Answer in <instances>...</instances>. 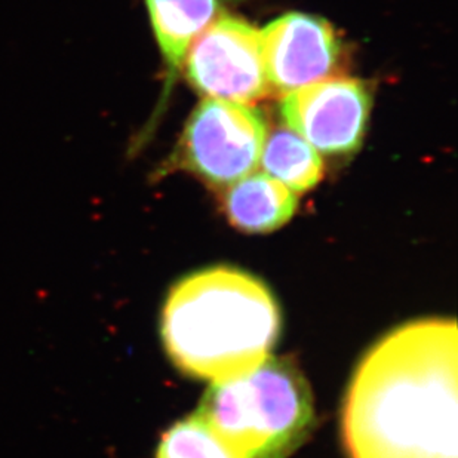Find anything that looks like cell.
I'll return each mask as SVG.
<instances>
[{"instance_id":"cell-6","label":"cell","mask_w":458,"mask_h":458,"mask_svg":"<svg viewBox=\"0 0 458 458\" xmlns=\"http://www.w3.org/2000/svg\"><path fill=\"white\" fill-rule=\"evenodd\" d=\"M371 94L356 79L328 78L282 97L281 114L290 130L318 152L342 156L362 144Z\"/></svg>"},{"instance_id":"cell-5","label":"cell","mask_w":458,"mask_h":458,"mask_svg":"<svg viewBox=\"0 0 458 458\" xmlns=\"http://www.w3.org/2000/svg\"><path fill=\"white\" fill-rule=\"evenodd\" d=\"M182 69L207 98L252 104L272 94L261 33L239 18H216L191 44Z\"/></svg>"},{"instance_id":"cell-11","label":"cell","mask_w":458,"mask_h":458,"mask_svg":"<svg viewBox=\"0 0 458 458\" xmlns=\"http://www.w3.org/2000/svg\"><path fill=\"white\" fill-rule=\"evenodd\" d=\"M156 458H247L199 414L178 421L165 433Z\"/></svg>"},{"instance_id":"cell-4","label":"cell","mask_w":458,"mask_h":458,"mask_svg":"<svg viewBox=\"0 0 458 458\" xmlns=\"http://www.w3.org/2000/svg\"><path fill=\"white\" fill-rule=\"evenodd\" d=\"M266 139L267 123L257 108L205 98L187 122L173 165L227 187L254 173Z\"/></svg>"},{"instance_id":"cell-9","label":"cell","mask_w":458,"mask_h":458,"mask_svg":"<svg viewBox=\"0 0 458 458\" xmlns=\"http://www.w3.org/2000/svg\"><path fill=\"white\" fill-rule=\"evenodd\" d=\"M168 82L182 72L196 38L218 15V0H144Z\"/></svg>"},{"instance_id":"cell-3","label":"cell","mask_w":458,"mask_h":458,"mask_svg":"<svg viewBox=\"0 0 458 458\" xmlns=\"http://www.w3.org/2000/svg\"><path fill=\"white\" fill-rule=\"evenodd\" d=\"M196 414L247 458L288 457L315 423L309 383L294 363L275 356L211 383Z\"/></svg>"},{"instance_id":"cell-8","label":"cell","mask_w":458,"mask_h":458,"mask_svg":"<svg viewBox=\"0 0 458 458\" xmlns=\"http://www.w3.org/2000/svg\"><path fill=\"white\" fill-rule=\"evenodd\" d=\"M299 199L294 191L266 173H251L230 184L223 208L230 223L245 233H268L294 216Z\"/></svg>"},{"instance_id":"cell-10","label":"cell","mask_w":458,"mask_h":458,"mask_svg":"<svg viewBox=\"0 0 458 458\" xmlns=\"http://www.w3.org/2000/svg\"><path fill=\"white\" fill-rule=\"evenodd\" d=\"M259 165L295 195L310 191L324 177L319 152L288 126H279L267 135Z\"/></svg>"},{"instance_id":"cell-2","label":"cell","mask_w":458,"mask_h":458,"mask_svg":"<svg viewBox=\"0 0 458 458\" xmlns=\"http://www.w3.org/2000/svg\"><path fill=\"white\" fill-rule=\"evenodd\" d=\"M160 331L180 371L216 383L252 371L270 356L281 313L263 282L218 266L191 273L174 286Z\"/></svg>"},{"instance_id":"cell-1","label":"cell","mask_w":458,"mask_h":458,"mask_svg":"<svg viewBox=\"0 0 458 458\" xmlns=\"http://www.w3.org/2000/svg\"><path fill=\"white\" fill-rule=\"evenodd\" d=\"M458 331L420 319L386 334L356 368L343 407L351 458H458Z\"/></svg>"},{"instance_id":"cell-7","label":"cell","mask_w":458,"mask_h":458,"mask_svg":"<svg viewBox=\"0 0 458 458\" xmlns=\"http://www.w3.org/2000/svg\"><path fill=\"white\" fill-rule=\"evenodd\" d=\"M259 33L272 92L285 96L297 88L331 78L338 70L340 40L333 27L320 18L285 13Z\"/></svg>"}]
</instances>
